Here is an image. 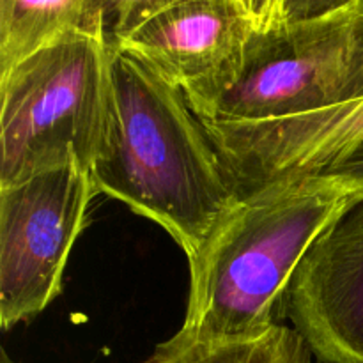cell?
Returning a JSON list of instances; mask_svg holds the SVG:
<instances>
[{"label": "cell", "instance_id": "obj_1", "mask_svg": "<svg viewBox=\"0 0 363 363\" xmlns=\"http://www.w3.org/2000/svg\"><path fill=\"white\" fill-rule=\"evenodd\" d=\"M191 112L240 199L314 176L363 135V0H266L236 82Z\"/></svg>", "mask_w": 363, "mask_h": 363}, {"label": "cell", "instance_id": "obj_2", "mask_svg": "<svg viewBox=\"0 0 363 363\" xmlns=\"http://www.w3.org/2000/svg\"><path fill=\"white\" fill-rule=\"evenodd\" d=\"M91 176L99 194L163 227L188 259L240 201L183 92L112 45L108 123Z\"/></svg>", "mask_w": 363, "mask_h": 363}, {"label": "cell", "instance_id": "obj_3", "mask_svg": "<svg viewBox=\"0 0 363 363\" xmlns=\"http://www.w3.org/2000/svg\"><path fill=\"white\" fill-rule=\"evenodd\" d=\"M362 195L296 177L238 201L190 261L183 333L250 337L280 325L294 272L330 223Z\"/></svg>", "mask_w": 363, "mask_h": 363}, {"label": "cell", "instance_id": "obj_4", "mask_svg": "<svg viewBox=\"0 0 363 363\" xmlns=\"http://www.w3.org/2000/svg\"><path fill=\"white\" fill-rule=\"evenodd\" d=\"M108 108V38L73 35L0 73V188L73 162L91 170Z\"/></svg>", "mask_w": 363, "mask_h": 363}, {"label": "cell", "instance_id": "obj_5", "mask_svg": "<svg viewBox=\"0 0 363 363\" xmlns=\"http://www.w3.org/2000/svg\"><path fill=\"white\" fill-rule=\"evenodd\" d=\"M266 21V0H119L108 41L195 106L236 82Z\"/></svg>", "mask_w": 363, "mask_h": 363}, {"label": "cell", "instance_id": "obj_6", "mask_svg": "<svg viewBox=\"0 0 363 363\" xmlns=\"http://www.w3.org/2000/svg\"><path fill=\"white\" fill-rule=\"evenodd\" d=\"M91 170L67 163L0 188V325L28 321L60 293L67 259L98 195Z\"/></svg>", "mask_w": 363, "mask_h": 363}, {"label": "cell", "instance_id": "obj_7", "mask_svg": "<svg viewBox=\"0 0 363 363\" xmlns=\"http://www.w3.org/2000/svg\"><path fill=\"white\" fill-rule=\"evenodd\" d=\"M286 318L323 363H363V194L294 272Z\"/></svg>", "mask_w": 363, "mask_h": 363}, {"label": "cell", "instance_id": "obj_8", "mask_svg": "<svg viewBox=\"0 0 363 363\" xmlns=\"http://www.w3.org/2000/svg\"><path fill=\"white\" fill-rule=\"evenodd\" d=\"M113 2L0 0V73L73 35L108 38Z\"/></svg>", "mask_w": 363, "mask_h": 363}, {"label": "cell", "instance_id": "obj_9", "mask_svg": "<svg viewBox=\"0 0 363 363\" xmlns=\"http://www.w3.org/2000/svg\"><path fill=\"white\" fill-rule=\"evenodd\" d=\"M312 350L294 328L277 325L250 337H199L179 332L144 363H312Z\"/></svg>", "mask_w": 363, "mask_h": 363}, {"label": "cell", "instance_id": "obj_10", "mask_svg": "<svg viewBox=\"0 0 363 363\" xmlns=\"http://www.w3.org/2000/svg\"><path fill=\"white\" fill-rule=\"evenodd\" d=\"M314 176L333 179L351 190L363 194V135L353 144L344 147Z\"/></svg>", "mask_w": 363, "mask_h": 363}, {"label": "cell", "instance_id": "obj_11", "mask_svg": "<svg viewBox=\"0 0 363 363\" xmlns=\"http://www.w3.org/2000/svg\"><path fill=\"white\" fill-rule=\"evenodd\" d=\"M0 363H20V362H16V360H13V358L9 357V354H7V351L6 350H2L0 351Z\"/></svg>", "mask_w": 363, "mask_h": 363}]
</instances>
